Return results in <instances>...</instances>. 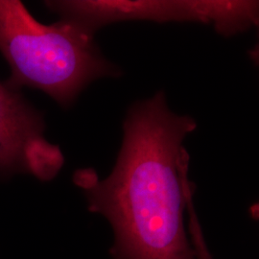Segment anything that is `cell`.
Masks as SVG:
<instances>
[{
	"label": "cell",
	"instance_id": "5",
	"mask_svg": "<svg viewBox=\"0 0 259 259\" xmlns=\"http://www.w3.org/2000/svg\"><path fill=\"white\" fill-rule=\"evenodd\" d=\"M186 210L188 214V236L191 242L195 253V259H213L210 251L204 240V233L195 212L193 204V194L189 195L186 204Z\"/></svg>",
	"mask_w": 259,
	"mask_h": 259
},
{
	"label": "cell",
	"instance_id": "3",
	"mask_svg": "<svg viewBox=\"0 0 259 259\" xmlns=\"http://www.w3.org/2000/svg\"><path fill=\"white\" fill-rule=\"evenodd\" d=\"M47 8L84 31L121 20L200 21L230 36L257 23V1H47Z\"/></svg>",
	"mask_w": 259,
	"mask_h": 259
},
{
	"label": "cell",
	"instance_id": "2",
	"mask_svg": "<svg viewBox=\"0 0 259 259\" xmlns=\"http://www.w3.org/2000/svg\"><path fill=\"white\" fill-rule=\"evenodd\" d=\"M0 53L11 68L9 88L37 89L65 108L93 81L120 73L94 35L64 19L45 25L19 0H0Z\"/></svg>",
	"mask_w": 259,
	"mask_h": 259
},
{
	"label": "cell",
	"instance_id": "1",
	"mask_svg": "<svg viewBox=\"0 0 259 259\" xmlns=\"http://www.w3.org/2000/svg\"><path fill=\"white\" fill-rule=\"evenodd\" d=\"M196 127L193 118L170 111L159 92L131 108L110 176L99 181L90 168L75 173L89 210L111 224L112 258L195 259L185 223L194 189L183 141Z\"/></svg>",
	"mask_w": 259,
	"mask_h": 259
},
{
	"label": "cell",
	"instance_id": "4",
	"mask_svg": "<svg viewBox=\"0 0 259 259\" xmlns=\"http://www.w3.org/2000/svg\"><path fill=\"white\" fill-rule=\"evenodd\" d=\"M45 130L42 113L0 81V179L30 174L49 182L57 176L65 158L45 139Z\"/></svg>",
	"mask_w": 259,
	"mask_h": 259
}]
</instances>
